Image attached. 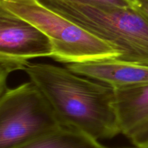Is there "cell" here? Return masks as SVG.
I'll return each instance as SVG.
<instances>
[{
  "label": "cell",
  "instance_id": "1",
  "mask_svg": "<svg viewBox=\"0 0 148 148\" xmlns=\"http://www.w3.org/2000/svg\"><path fill=\"white\" fill-rule=\"evenodd\" d=\"M64 127L101 141L120 134L113 88L66 66L28 62L23 70Z\"/></svg>",
  "mask_w": 148,
  "mask_h": 148
},
{
  "label": "cell",
  "instance_id": "10",
  "mask_svg": "<svg viewBox=\"0 0 148 148\" xmlns=\"http://www.w3.org/2000/svg\"><path fill=\"white\" fill-rule=\"evenodd\" d=\"M135 8L148 17V0H137Z\"/></svg>",
  "mask_w": 148,
  "mask_h": 148
},
{
  "label": "cell",
  "instance_id": "5",
  "mask_svg": "<svg viewBox=\"0 0 148 148\" xmlns=\"http://www.w3.org/2000/svg\"><path fill=\"white\" fill-rule=\"evenodd\" d=\"M49 38L37 27L0 7V57L27 64L38 58H51Z\"/></svg>",
  "mask_w": 148,
  "mask_h": 148
},
{
  "label": "cell",
  "instance_id": "11",
  "mask_svg": "<svg viewBox=\"0 0 148 148\" xmlns=\"http://www.w3.org/2000/svg\"><path fill=\"white\" fill-rule=\"evenodd\" d=\"M127 148H140V147H134V146L133 147H127Z\"/></svg>",
  "mask_w": 148,
  "mask_h": 148
},
{
  "label": "cell",
  "instance_id": "2",
  "mask_svg": "<svg viewBox=\"0 0 148 148\" xmlns=\"http://www.w3.org/2000/svg\"><path fill=\"white\" fill-rule=\"evenodd\" d=\"M40 1L114 46L118 59L148 65V17L137 9Z\"/></svg>",
  "mask_w": 148,
  "mask_h": 148
},
{
  "label": "cell",
  "instance_id": "6",
  "mask_svg": "<svg viewBox=\"0 0 148 148\" xmlns=\"http://www.w3.org/2000/svg\"><path fill=\"white\" fill-rule=\"evenodd\" d=\"M114 91L120 134L134 147L148 148V84Z\"/></svg>",
  "mask_w": 148,
  "mask_h": 148
},
{
  "label": "cell",
  "instance_id": "9",
  "mask_svg": "<svg viewBox=\"0 0 148 148\" xmlns=\"http://www.w3.org/2000/svg\"><path fill=\"white\" fill-rule=\"evenodd\" d=\"M68 2L80 3L91 5L104 7H121V8H135L137 0H59Z\"/></svg>",
  "mask_w": 148,
  "mask_h": 148
},
{
  "label": "cell",
  "instance_id": "4",
  "mask_svg": "<svg viewBox=\"0 0 148 148\" xmlns=\"http://www.w3.org/2000/svg\"><path fill=\"white\" fill-rule=\"evenodd\" d=\"M62 127L30 80L0 94V148H17Z\"/></svg>",
  "mask_w": 148,
  "mask_h": 148
},
{
  "label": "cell",
  "instance_id": "8",
  "mask_svg": "<svg viewBox=\"0 0 148 148\" xmlns=\"http://www.w3.org/2000/svg\"><path fill=\"white\" fill-rule=\"evenodd\" d=\"M17 148H108L85 134L62 127Z\"/></svg>",
  "mask_w": 148,
  "mask_h": 148
},
{
  "label": "cell",
  "instance_id": "3",
  "mask_svg": "<svg viewBox=\"0 0 148 148\" xmlns=\"http://www.w3.org/2000/svg\"><path fill=\"white\" fill-rule=\"evenodd\" d=\"M0 7L41 30L50 40L56 62L69 64L120 56L114 46L40 0H0Z\"/></svg>",
  "mask_w": 148,
  "mask_h": 148
},
{
  "label": "cell",
  "instance_id": "7",
  "mask_svg": "<svg viewBox=\"0 0 148 148\" xmlns=\"http://www.w3.org/2000/svg\"><path fill=\"white\" fill-rule=\"evenodd\" d=\"M72 72L103 82L114 89L148 84V65L118 59L66 64Z\"/></svg>",
  "mask_w": 148,
  "mask_h": 148
}]
</instances>
